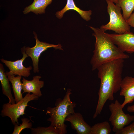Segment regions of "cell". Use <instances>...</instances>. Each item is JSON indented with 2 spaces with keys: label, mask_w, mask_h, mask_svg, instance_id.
Instances as JSON below:
<instances>
[{
  "label": "cell",
  "mask_w": 134,
  "mask_h": 134,
  "mask_svg": "<svg viewBox=\"0 0 134 134\" xmlns=\"http://www.w3.org/2000/svg\"><path fill=\"white\" fill-rule=\"evenodd\" d=\"M124 60L119 59L105 63L99 67L98 75L100 80L98 100L95 118L100 113L106 101L114 100L113 94L120 90Z\"/></svg>",
  "instance_id": "cell-1"
},
{
  "label": "cell",
  "mask_w": 134,
  "mask_h": 134,
  "mask_svg": "<svg viewBox=\"0 0 134 134\" xmlns=\"http://www.w3.org/2000/svg\"><path fill=\"white\" fill-rule=\"evenodd\" d=\"M96 38L95 49L90 63L92 70L102 64L115 60L127 59L129 56L122 51L114 43L108 34L101 29L90 26Z\"/></svg>",
  "instance_id": "cell-2"
},
{
  "label": "cell",
  "mask_w": 134,
  "mask_h": 134,
  "mask_svg": "<svg viewBox=\"0 0 134 134\" xmlns=\"http://www.w3.org/2000/svg\"><path fill=\"white\" fill-rule=\"evenodd\" d=\"M71 91V89H68L63 99H57L55 104V106L48 107L46 112V114L50 116L47 121L50 122V125L58 128L62 134L67 132V126L64 123L65 118L69 114L75 113L74 109L76 104L70 99Z\"/></svg>",
  "instance_id": "cell-3"
},
{
  "label": "cell",
  "mask_w": 134,
  "mask_h": 134,
  "mask_svg": "<svg viewBox=\"0 0 134 134\" xmlns=\"http://www.w3.org/2000/svg\"><path fill=\"white\" fill-rule=\"evenodd\" d=\"M106 1L107 4V12L109 16L110 20L107 24L102 25L100 28L105 32L111 30L118 34L131 32L130 26L121 13V8L109 0Z\"/></svg>",
  "instance_id": "cell-4"
},
{
  "label": "cell",
  "mask_w": 134,
  "mask_h": 134,
  "mask_svg": "<svg viewBox=\"0 0 134 134\" xmlns=\"http://www.w3.org/2000/svg\"><path fill=\"white\" fill-rule=\"evenodd\" d=\"M39 97L35 94L27 93L20 101L14 104L9 102L3 104L0 115L3 117L7 116L9 118L12 124L19 125L18 119L20 116L25 114V112L28 102L33 100H38Z\"/></svg>",
  "instance_id": "cell-5"
},
{
  "label": "cell",
  "mask_w": 134,
  "mask_h": 134,
  "mask_svg": "<svg viewBox=\"0 0 134 134\" xmlns=\"http://www.w3.org/2000/svg\"><path fill=\"white\" fill-rule=\"evenodd\" d=\"M121 105L116 100L109 106L111 112L109 120L113 126L112 131L115 133L134 121V115L124 113Z\"/></svg>",
  "instance_id": "cell-6"
},
{
  "label": "cell",
  "mask_w": 134,
  "mask_h": 134,
  "mask_svg": "<svg viewBox=\"0 0 134 134\" xmlns=\"http://www.w3.org/2000/svg\"><path fill=\"white\" fill-rule=\"evenodd\" d=\"M33 34L36 40V44L32 47H25V51L26 53L32 60L34 72L38 73L39 71L38 66L39 58L42 53L48 48H50L62 50L63 49L60 44L54 45L39 41L35 33L34 32Z\"/></svg>",
  "instance_id": "cell-7"
},
{
  "label": "cell",
  "mask_w": 134,
  "mask_h": 134,
  "mask_svg": "<svg viewBox=\"0 0 134 134\" xmlns=\"http://www.w3.org/2000/svg\"><path fill=\"white\" fill-rule=\"evenodd\" d=\"M25 46L22 48L21 50L23 55L22 58L15 61L6 60L3 59H0L1 61L4 63L9 69V72L5 73L7 76L13 75H20L25 77H28L30 75V71L32 69V67L30 66L26 67L23 65V62L28 56L25 51Z\"/></svg>",
  "instance_id": "cell-8"
},
{
  "label": "cell",
  "mask_w": 134,
  "mask_h": 134,
  "mask_svg": "<svg viewBox=\"0 0 134 134\" xmlns=\"http://www.w3.org/2000/svg\"><path fill=\"white\" fill-rule=\"evenodd\" d=\"M108 34L115 44L123 52L130 54L134 52V34L133 33Z\"/></svg>",
  "instance_id": "cell-9"
},
{
  "label": "cell",
  "mask_w": 134,
  "mask_h": 134,
  "mask_svg": "<svg viewBox=\"0 0 134 134\" xmlns=\"http://www.w3.org/2000/svg\"><path fill=\"white\" fill-rule=\"evenodd\" d=\"M68 121L72 129L78 134H90L91 127L84 121L79 113H74L68 115L65 121Z\"/></svg>",
  "instance_id": "cell-10"
},
{
  "label": "cell",
  "mask_w": 134,
  "mask_h": 134,
  "mask_svg": "<svg viewBox=\"0 0 134 134\" xmlns=\"http://www.w3.org/2000/svg\"><path fill=\"white\" fill-rule=\"evenodd\" d=\"M120 95L124 97V100L121 104L123 108L127 104L134 101V78L127 76L122 79L120 86Z\"/></svg>",
  "instance_id": "cell-11"
},
{
  "label": "cell",
  "mask_w": 134,
  "mask_h": 134,
  "mask_svg": "<svg viewBox=\"0 0 134 134\" xmlns=\"http://www.w3.org/2000/svg\"><path fill=\"white\" fill-rule=\"evenodd\" d=\"M41 77L40 75L34 76L32 80H29L23 78L22 80V93H32L39 97L42 96L41 88L44 86V82L40 80Z\"/></svg>",
  "instance_id": "cell-12"
},
{
  "label": "cell",
  "mask_w": 134,
  "mask_h": 134,
  "mask_svg": "<svg viewBox=\"0 0 134 134\" xmlns=\"http://www.w3.org/2000/svg\"><path fill=\"white\" fill-rule=\"evenodd\" d=\"M70 10H74L77 12L82 18L87 21L91 19L92 11L91 10L85 11L81 10L76 5L73 0H67V4L64 8L61 10L56 12V16L58 18L61 19L66 12Z\"/></svg>",
  "instance_id": "cell-13"
},
{
  "label": "cell",
  "mask_w": 134,
  "mask_h": 134,
  "mask_svg": "<svg viewBox=\"0 0 134 134\" xmlns=\"http://www.w3.org/2000/svg\"><path fill=\"white\" fill-rule=\"evenodd\" d=\"M4 72L3 66L0 64V80L1 82L2 93L7 96L9 100V103L11 104L15 103L14 99L12 96L9 81Z\"/></svg>",
  "instance_id": "cell-14"
},
{
  "label": "cell",
  "mask_w": 134,
  "mask_h": 134,
  "mask_svg": "<svg viewBox=\"0 0 134 134\" xmlns=\"http://www.w3.org/2000/svg\"><path fill=\"white\" fill-rule=\"evenodd\" d=\"M52 0H34L33 3L24 9L23 12L26 14L32 12L36 15L45 13L46 7L51 3Z\"/></svg>",
  "instance_id": "cell-15"
},
{
  "label": "cell",
  "mask_w": 134,
  "mask_h": 134,
  "mask_svg": "<svg viewBox=\"0 0 134 134\" xmlns=\"http://www.w3.org/2000/svg\"><path fill=\"white\" fill-rule=\"evenodd\" d=\"M22 76L15 75H9L7 77L12 85L15 103H17L23 98L22 90V83L21 81Z\"/></svg>",
  "instance_id": "cell-16"
},
{
  "label": "cell",
  "mask_w": 134,
  "mask_h": 134,
  "mask_svg": "<svg viewBox=\"0 0 134 134\" xmlns=\"http://www.w3.org/2000/svg\"><path fill=\"white\" fill-rule=\"evenodd\" d=\"M116 5L122 10L123 16L126 21L134 10V0H118Z\"/></svg>",
  "instance_id": "cell-17"
},
{
  "label": "cell",
  "mask_w": 134,
  "mask_h": 134,
  "mask_svg": "<svg viewBox=\"0 0 134 134\" xmlns=\"http://www.w3.org/2000/svg\"><path fill=\"white\" fill-rule=\"evenodd\" d=\"M111 129L107 121L95 124L91 127L90 134H109Z\"/></svg>",
  "instance_id": "cell-18"
},
{
  "label": "cell",
  "mask_w": 134,
  "mask_h": 134,
  "mask_svg": "<svg viewBox=\"0 0 134 134\" xmlns=\"http://www.w3.org/2000/svg\"><path fill=\"white\" fill-rule=\"evenodd\" d=\"M30 129L33 134H62L58 128L51 125L48 127H38Z\"/></svg>",
  "instance_id": "cell-19"
},
{
  "label": "cell",
  "mask_w": 134,
  "mask_h": 134,
  "mask_svg": "<svg viewBox=\"0 0 134 134\" xmlns=\"http://www.w3.org/2000/svg\"><path fill=\"white\" fill-rule=\"evenodd\" d=\"M22 123L19 125L16 123L14 126V130L12 134H19L24 129L26 128L31 129L32 126V123L30 122V120L27 118L21 119Z\"/></svg>",
  "instance_id": "cell-20"
},
{
  "label": "cell",
  "mask_w": 134,
  "mask_h": 134,
  "mask_svg": "<svg viewBox=\"0 0 134 134\" xmlns=\"http://www.w3.org/2000/svg\"><path fill=\"white\" fill-rule=\"evenodd\" d=\"M116 134H134V121L130 125L124 127L115 133Z\"/></svg>",
  "instance_id": "cell-21"
},
{
  "label": "cell",
  "mask_w": 134,
  "mask_h": 134,
  "mask_svg": "<svg viewBox=\"0 0 134 134\" xmlns=\"http://www.w3.org/2000/svg\"><path fill=\"white\" fill-rule=\"evenodd\" d=\"M126 21L130 26L134 27V12Z\"/></svg>",
  "instance_id": "cell-22"
},
{
  "label": "cell",
  "mask_w": 134,
  "mask_h": 134,
  "mask_svg": "<svg viewBox=\"0 0 134 134\" xmlns=\"http://www.w3.org/2000/svg\"><path fill=\"white\" fill-rule=\"evenodd\" d=\"M127 110L130 112H134V105L128 106L127 108Z\"/></svg>",
  "instance_id": "cell-23"
},
{
  "label": "cell",
  "mask_w": 134,
  "mask_h": 134,
  "mask_svg": "<svg viewBox=\"0 0 134 134\" xmlns=\"http://www.w3.org/2000/svg\"><path fill=\"white\" fill-rule=\"evenodd\" d=\"M111 1L116 4L118 0H109Z\"/></svg>",
  "instance_id": "cell-24"
}]
</instances>
